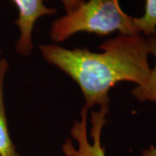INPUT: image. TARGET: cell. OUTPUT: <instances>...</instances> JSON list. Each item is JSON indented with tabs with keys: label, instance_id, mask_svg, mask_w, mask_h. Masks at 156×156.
<instances>
[{
	"label": "cell",
	"instance_id": "obj_6",
	"mask_svg": "<svg viewBox=\"0 0 156 156\" xmlns=\"http://www.w3.org/2000/svg\"><path fill=\"white\" fill-rule=\"evenodd\" d=\"M150 54L155 58L154 67L151 68L149 75L146 82L141 85L135 86L132 89V95L140 101H152L156 103V35L148 37Z\"/></svg>",
	"mask_w": 156,
	"mask_h": 156
},
{
	"label": "cell",
	"instance_id": "obj_9",
	"mask_svg": "<svg viewBox=\"0 0 156 156\" xmlns=\"http://www.w3.org/2000/svg\"><path fill=\"white\" fill-rule=\"evenodd\" d=\"M140 156H156V146H149L141 152Z\"/></svg>",
	"mask_w": 156,
	"mask_h": 156
},
{
	"label": "cell",
	"instance_id": "obj_2",
	"mask_svg": "<svg viewBox=\"0 0 156 156\" xmlns=\"http://www.w3.org/2000/svg\"><path fill=\"white\" fill-rule=\"evenodd\" d=\"M115 31L122 35L140 34L134 17L122 11L119 0H88L52 23L50 37L57 44L79 32L104 37Z\"/></svg>",
	"mask_w": 156,
	"mask_h": 156
},
{
	"label": "cell",
	"instance_id": "obj_1",
	"mask_svg": "<svg viewBox=\"0 0 156 156\" xmlns=\"http://www.w3.org/2000/svg\"><path fill=\"white\" fill-rule=\"evenodd\" d=\"M101 52L89 49H66L56 44H41L39 50L47 62L77 83L84 98V108L109 107V92L120 82L139 86L151 70L148 38L142 35H122L100 45Z\"/></svg>",
	"mask_w": 156,
	"mask_h": 156
},
{
	"label": "cell",
	"instance_id": "obj_3",
	"mask_svg": "<svg viewBox=\"0 0 156 156\" xmlns=\"http://www.w3.org/2000/svg\"><path fill=\"white\" fill-rule=\"evenodd\" d=\"M88 113L89 110L83 108L80 120L73 123L70 130L73 140L68 138L62 145L65 156H106L101 144V134L106 124L108 107H102L97 111L91 112L89 134Z\"/></svg>",
	"mask_w": 156,
	"mask_h": 156
},
{
	"label": "cell",
	"instance_id": "obj_4",
	"mask_svg": "<svg viewBox=\"0 0 156 156\" xmlns=\"http://www.w3.org/2000/svg\"><path fill=\"white\" fill-rule=\"evenodd\" d=\"M18 10L16 24L19 29V37L15 50L19 55L28 56L33 50L32 33L39 18L55 15L57 10L45 5V0H11Z\"/></svg>",
	"mask_w": 156,
	"mask_h": 156
},
{
	"label": "cell",
	"instance_id": "obj_10",
	"mask_svg": "<svg viewBox=\"0 0 156 156\" xmlns=\"http://www.w3.org/2000/svg\"><path fill=\"white\" fill-rule=\"evenodd\" d=\"M1 55H2V50L0 49V56H1Z\"/></svg>",
	"mask_w": 156,
	"mask_h": 156
},
{
	"label": "cell",
	"instance_id": "obj_5",
	"mask_svg": "<svg viewBox=\"0 0 156 156\" xmlns=\"http://www.w3.org/2000/svg\"><path fill=\"white\" fill-rule=\"evenodd\" d=\"M9 62L0 59V156H20L11 138L5 104V81Z\"/></svg>",
	"mask_w": 156,
	"mask_h": 156
},
{
	"label": "cell",
	"instance_id": "obj_7",
	"mask_svg": "<svg viewBox=\"0 0 156 156\" xmlns=\"http://www.w3.org/2000/svg\"><path fill=\"white\" fill-rule=\"evenodd\" d=\"M134 23L140 34L147 38L156 35V0H146L142 17H134Z\"/></svg>",
	"mask_w": 156,
	"mask_h": 156
},
{
	"label": "cell",
	"instance_id": "obj_8",
	"mask_svg": "<svg viewBox=\"0 0 156 156\" xmlns=\"http://www.w3.org/2000/svg\"><path fill=\"white\" fill-rule=\"evenodd\" d=\"M60 1L67 13V12L73 11L75 8H76L83 0H60Z\"/></svg>",
	"mask_w": 156,
	"mask_h": 156
}]
</instances>
